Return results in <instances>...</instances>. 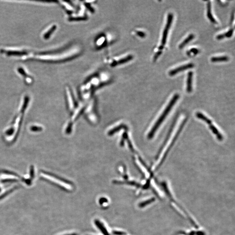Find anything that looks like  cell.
<instances>
[{
    "label": "cell",
    "mask_w": 235,
    "mask_h": 235,
    "mask_svg": "<svg viewBox=\"0 0 235 235\" xmlns=\"http://www.w3.org/2000/svg\"><path fill=\"white\" fill-rule=\"evenodd\" d=\"M179 97H180V95L178 94H176L174 95V96L171 100L168 105L166 107V109L164 110L161 115L159 119L156 122V123H155V125H154L152 129L150 131V133H149L148 136L149 139H151L153 138V137L154 136L156 132L158 130V128L160 127L162 123L164 121L165 118L167 117V115L170 113L175 103L178 100Z\"/></svg>",
    "instance_id": "1"
},
{
    "label": "cell",
    "mask_w": 235,
    "mask_h": 235,
    "mask_svg": "<svg viewBox=\"0 0 235 235\" xmlns=\"http://www.w3.org/2000/svg\"><path fill=\"white\" fill-rule=\"evenodd\" d=\"M110 80V76L106 72H101L99 75L92 77L82 86L83 89H90L107 83Z\"/></svg>",
    "instance_id": "2"
},
{
    "label": "cell",
    "mask_w": 235,
    "mask_h": 235,
    "mask_svg": "<svg viewBox=\"0 0 235 235\" xmlns=\"http://www.w3.org/2000/svg\"><path fill=\"white\" fill-rule=\"evenodd\" d=\"M133 57L132 55L126 53L120 55L107 58V59H106V63L110 66L114 67L129 61L132 59Z\"/></svg>",
    "instance_id": "3"
},
{
    "label": "cell",
    "mask_w": 235,
    "mask_h": 235,
    "mask_svg": "<svg viewBox=\"0 0 235 235\" xmlns=\"http://www.w3.org/2000/svg\"><path fill=\"white\" fill-rule=\"evenodd\" d=\"M196 116L199 119H200L202 120L203 121L209 125V128H210V130H211L212 133L216 135V138L219 141H221L223 140V136L220 133L217 128L213 125L212 121L210 120L208 118L204 115L203 114L200 112H197L196 113Z\"/></svg>",
    "instance_id": "4"
},
{
    "label": "cell",
    "mask_w": 235,
    "mask_h": 235,
    "mask_svg": "<svg viewBox=\"0 0 235 235\" xmlns=\"http://www.w3.org/2000/svg\"><path fill=\"white\" fill-rule=\"evenodd\" d=\"M173 15L172 13H169L167 17V20L166 25L165 27V29L163 31V35H162V40L161 44L159 47V50L162 51L164 48V46L166 45L167 41V36H168V32L170 28L172 23L173 21Z\"/></svg>",
    "instance_id": "5"
},
{
    "label": "cell",
    "mask_w": 235,
    "mask_h": 235,
    "mask_svg": "<svg viewBox=\"0 0 235 235\" xmlns=\"http://www.w3.org/2000/svg\"><path fill=\"white\" fill-rule=\"evenodd\" d=\"M194 67V65L193 63H191L186 64V65H183L179 67L175 68L174 69L170 71L169 72V75L172 76L176 75L179 72H182V71H184L186 70L189 69L193 68Z\"/></svg>",
    "instance_id": "6"
},
{
    "label": "cell",
    "mask_w": 235,
    "mask_h": 235,
    "mask_svg": "<svg viewBox=\"0 0 235 235\" xmlns=\"http://www.w3.org/2000/svg\"><path fill=\"white\" fill-rule=\"evenodd\" d=\"M193 73L192 71H189L188 74L187 79V88L186 91L188 93H190L192 91V80Z\"/></svg>",
    "instance_id": "7"
},
{
    "label": "cell",
    "mask_w": 235,
    "mask_h": 235,
    "mask_svg": "<svg viewBox=\"0 0 235 235\" xmlns=\"http://www.w3.org/2000/svg\"><path fill=\"white\" fill-rule=\"evenodd\" d=\"M207 7V16L208 17V18L210 21L211 22H212V23L217 24V21L213 17L212 13L211 3L210 1H208Z\"/></svg>",
    "instance_id": "8"
},
{
    "label": "cell",
    "mask_w": 235,
    "mask_h": 235,
    "mask_svg": "<svg viewBox=\"0 0 235 235\" xmlns=\"http://www.w3.org/2000/svg\"><path fill=\"white\" fill-rule=\"evenodd\" d=\"M106 37L104 35L99 37L95 41V45L97 47H102L107 44Z\"/></svg>",
    "instance_id": "9"
},
{
    "label": "cell",
    "mask_w": 235,
    "mask_h": 235,
    "mask_svg": "<svg viewBox=\"0 0 235 235\" xmlns=\"http://www.w3.org/2000/svg\"><path fill=\"white\" fill-rule=\"evenodd\" d=\"M95 223L96 226L102 232V233L104 235H110L109 232L105 228V226H103V224L98 220H95Z\"/></svg>",
    "instance_id": "10"
},
{
    "label": "cell",
    "mask_w": 235,
    "mask_h": 235,
    "mask_svg": "<svg viewBox=\"0 0 235 235\" xmlns=\"http://www.w3.org/2000/svg\"><path fill=\"white\" fill-rule=\"evenodd\" d=\"M234 28H231L230 29L229 31H227L226 33H224V34H220V35H218L216 36V39L217 40H222V39H224L225 37H231L232 36V34H233V31H234Z\"/></svg>",
    "instance_id": "11"
},
{
    "label": "cell",
    "mask_w": 235,
    "mask_h": 235,
    "mask_svg": "<svg viewBox=\"0 0 235 235\" xmlns=\"http://www.w3.org/2000/svg\"><path fill=\"white\" fill-rule=\"evenodd\" d=\"M194 37H195V36H194L193 34H190V35H189V36H188L187 38H186V39L184 40V41H183V42H182V43L180 44V45H179V48H180V49H182L186 45H187L190 41H191L192 40H193V39H194Z\"/></svg>",
    "instance_id": "12"
},
{
    "label": "cell",
    "mask_w": 235,
    "mask_h": 235,
    "mask_svg": "<svg viewBox=\"0 0 235 235\" xmlns=\"http://www.w3.org/2000/svg\"><path fill=\"white\" fill-rule=\"evenodd\" d=\"M229 58L226 56L220 57H214L211 59L212 62H222V61H229Z\"/></svg>",
    "instance_id": "13"
},
{
    "label": "cell",
    "mask_w": 235,
    "mask_h": 235,
    "mask_svg": "<svg viewBox=\"0 0 235 235\" xmlns=\"http://www.w3.org/2000/svg\"><path fill=\"white\" fill-rule=\"evenodd\" d=\"M56 26L55 25L52 26L51 28L46 32L45 33L44 35V37L45 39H48L49 37L51 35V34L54 32V31L56 29Z\"/></svg>",
    "instance_id": "14"
},
{
    "label": "cell",
    "mask_w": 235,
    "mask_h": 235,
    "mask_svg": "<svg viewBox=\"0 0 235 235\" xmlns=\"http://www.w3.org/2000/svg\"><path fill=\"white\" fill-rule=\"evenodd\" d=\"M17 187H15L14 188H12V189H10V190H7V191L6 192H5V193H3L2 194V195H1L0 196V201L1 200H3L4 198H5V197H7L8 195H9V194H10L11 193H12V192H13L14 191H15L16 189H17Z\"/></svg>",
    "instance_id": "15"
},
{
    "label": "cell",
    "mask_w": 235,
    "mask_h": 235,
    "mask_svg": "<svg viewBox=\"0 0 235 235\" xmlns=\"http://www.w3.org/2000/svg\"><path fill=\"white\" fill-rule=\"evenodd\" d=\"M154 200H154V199H152L147 200L146 201L140 203V205H139V206H140V208H143V207H145L146 206H147V205H149V204L151 203L152 202L154 201Z\"/></svg>",
    "instance_id": "16"
},
{
    "label": "cell",
    "mask_w": 235,
    "mask_h": 235,
    "mask_svg": "<svg viewBox=\"0 0 235 235\" xmlns=\"http://www.w3.org/2000/svg\"><path fill=\"white\" fill-rule=\"evenodd\" d=\"M136 33L137 35L139 36L140 37H142V38H143L146 36V33L143 32V31H136Z\"/></svg>",
    "instance_id": "17"
},
{
    "label": "cell",
    "mask_w": 235,
    "mask_h": 235,
    "mask_svg": "<svg viewBox=\"0 0 235 235\" xmlns=\"http://www.w3.org/2000/svg\"><path fill=\"white\" fill-rule=\"evenodd\" d=\"M162 53V51L159 50V51L156 52V53L155 55H154V58H153L154 61H156V60L158 59L159 57L161 55Z\"/></svg>",
    "instance_id": "18"
},
{
    "label": "cell",
    "mask_w": 235,
    "mask_h": 235,
    "mask_svg": "<svg viewBox=\"0 0 235 235\" xmlns=\"http://www.w3.org/2000/svg\"><path fill=\"white\" fill-rule=\"evenodd\" d=\"M189 51H190V52H189L188 51V53H192L194 54V55H196L199 53V52H200V51H199L198 49H197V48H192Z\"/></svg>",
    "instance_id": "19"
},
{
    "label": "cell",
    "mask_w": 235,
    "mask_h": 235,
    "mask_svg": "<svg viewBox=\"0 0 235 235\" xmlns=\"http://www.w3.org/2000/svg\"><path fill=\"white\" fill-rule=\"evenodd\" d=\"M113 234L115 235H125L126 233L122 232L117 231H114L113 232Z\"/></svg>",
    "instance_id": "20"
},
{
    "label": "cell",
    "mask_w": 235,
    "mask_h": 235,
    "mask_svg": "<svg viewBox=\"0 0 235 235\" xmlns=\"http://www.w3.org/2000/svg\"><path fill=\"white\" fill-rule=\"evenodd\" d=\"M107 202V200L105 198H101L99 200L100 203L101 204Z\"/></svg>",
    "instance_id": "21"
},
{
    "label": "cell",
    "mask_w": 235,
    "mask_h": 235,
    "mask_svg": "<svg viewBox=\"0 0 235 235\" xmlns=\"http://www.w3.org/2000/svg\"><path fill=\"white\" fill-rule=\"evenodd\" d=\"M77 235V234H76V233H73V234H66V235Z\"/></svg>",
    "instance_id": "22"
}]
</instances>
